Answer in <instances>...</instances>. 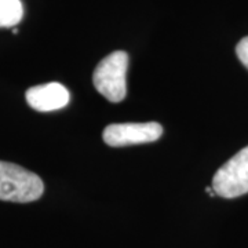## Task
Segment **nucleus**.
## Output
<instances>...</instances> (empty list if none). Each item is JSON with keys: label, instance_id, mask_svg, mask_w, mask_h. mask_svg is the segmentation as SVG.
Segmentation results:
<instances>
[{"label": "nucleus", "instance_id": "obj_2", "mask_svg": "<svg viewBox=\"0 0 248 248\" xmlns=\"http://www.w3.org/2000/svg\"><path fill=\"white\" fill-rule=\"evenodd\" d=\"M127 68L128 55L124 51H115L99 62L93 75L94 87L110 102H122L127 94Z\"/></svg>", "mask_w": 248, "mask_h": 248}, {"label": "nucleus", "instance_id": "obj_6", "mask_svg": "<svg viewBox=\"0 0 248 248\" xmlns=\"http://www.w3.org/2000/svg\"><path fill=\"white\" fill-rule=\"evenodd\" d=\"M24 17L21 0H0V28L16 27Z\"/></svg>", "mask_w": 248, "mask_h": 248}, {"label": "nucleus", "instance_id": "obj_1", "mask_svg": "<svg viewBox=\"0 0 248 248\" xmlns=\"http://www.w3.org/2000/svg\"><path fill=\"white\" fill-rule=\"evenodd\" d=\"M45 192L42 178L21 166L0 161V200L13 203H31Z\"/></svg>", "mask_w": 248, "mask_h": 248}, {"label": "nucleus", "instance_id": "obj_7", "mask_svg": "<svg viewBox=\"0 0 248 248\" xmlns=\"http://www.w3.org/2000/svg\"><path fill=\"white\" fill-rule=\"evenodd\" d=\"M236 54L239 57L240 62L248 69V36L240 40L239 45L236 47Z\"/></svg>", "mask_w": 248, "mask_h": 248}, {"label": "nucleus", "instance_id": "obj_3", "mask_svg": "<svg viewBox=\"0 0 248 248\" xmlns=\"http://www.w3.org/2000/svg\"><path fill=\"white\" fill-rule=\"evenodd\" d=\"M213 189L223 199H236L248 193V146L219 167L213 178Z\"/></svg>", "mask_w": 248, "mask_h": 248}, {"label": "nucleus", "instance_id": "obj_5", "mask_svg": "<svg viewBox=\"0 0 248 248\" xmlns=\"http://www.w3.org/2000/svg\"><path fill=\"white\" fill-rule=\"evenodd\" d=\"M27 102L37 112H53L69 104V93L60 83H47L28 90Z\"/></svg>", "mask_w": 248, "mask_h": 248}, {"label": "nucleus", "instance_id": "obj_4", "mask_svg": "<svg viewBox=\"0 0 248 248\" xmlns=\"http://www.w3.org/2000/svg\"><path fill=\"white\" fill-rule=\"evenodd\" d=\"M161 135H163L161 124L156 122H148V123L109 124L104 130L102 138L109 146L120 148L128 145L155 142Z\"/></svg>", "mask_w": 248, "mask_h": 248}]
</instances>
